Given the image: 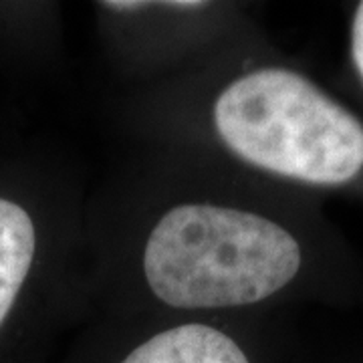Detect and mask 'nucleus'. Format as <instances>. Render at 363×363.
<instances>
[{
    "label": "nucleus",
    "mask_w": 363,
    "mask_h": 363,
    "mask_svg": "<svg viewBox=\"0 0 363 363\" xmlns=\"http://www.w3.org/2000/svg\"><path fill=\"white\" fill-rule=\"evenodd\" d=\"M293 363H363V351L319 350L303 337Z\"/></svg>",
    "instance_id": "obj_7"
},
{
    "label": "nucleus",
    "mask_w": 363,
    "mask_h": 363,
    "mask_svg": "<svg viewBox=\"0 0 363 363\" xmlns=\"http://www.w3.org/2000/svg\"><path fill=\"white\" fill-rule=\"evenodd\" d=\"M95 35L125 89L150 87L259 37L250 4L233 0H97Z\"/></svg>",
    "instance_id": "obj_3"
},
{
    "label": "nucleus",
    "mask_w": 363,
    "mask_h": 363,
    "mask_svg": "<svg viewBox=\"0 0 363 363\" xmlns=\"http://www.w3.org/2000/svg\"><path fill=\"white\" fill-rule=\"evenodd\" d=\"M333 87L363 113V0L345 4V47Z\"/></svg>",
    "instance_id": "obj_6"
},
{
    "label": "nucleus",
    "mask_w": 363,
    "mask_h": 363,
    "mask_svg": "<svg viewBox=\"0 0 363 363\" xmlns=\"http://www.w3.org/2000/svg\"><path fill=\"white\" fill-rule=\"evenodd\" d=\"M85 204L81 194L45 214L0 192V343L35 283L47 274L83 281Z\"/></svg>",
    "instance_id": "obj_5"
},
{
    "label": "nucleus",
    "mask_w": 363,
    "mask_h": 363,
    "mask_svg": "<svg viewBox=\"0 0 363 363\" xmlns=\"http://www.w3.org/2000/svg\"><path fill=\"white\" fill-rule=\"evenodd\" d=\"M116 121L138 145L321 200L363 202V113L267 30L180 77L125 89Z\"/></svg>",
    "instance_id": "obj_2"
},
{
    "label": "nucleus",
    "mask_w": 363,
    "mask_h": 363,
    "mask_svg": "<svg viewBox=\"0 0 363 363\" xmlns=\"http://www.w3.org/2000/svg\"><path fill=\"white\" fill-rule=\"evenodd\" d=\"M362 303L363 262L321 198L154 145H138L87 194L85 319L303 315Z\"/></svg>",
    "instance_id": "obj_1"
},
{
    "label": "nucleus",
    "mask_w": 363,
    "mask_h": 363,
    "mask_svg": "<svg viewBox=\"0 0 363 363\" xmlns=\"http://www.w3.org/2000/svg\"><path fill=\"white\" fill-rule=\"evenodd\" d=\"M301 315L91 317L59 363H293Z\"/></svg>",
    "instance_id": "obj_4"
}]
</instances>
